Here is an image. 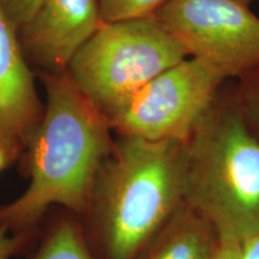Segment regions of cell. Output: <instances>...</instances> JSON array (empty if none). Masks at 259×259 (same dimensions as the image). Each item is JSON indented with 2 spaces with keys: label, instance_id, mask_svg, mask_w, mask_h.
<instances>
[{
  "label": "cell",
  "instance_id": "12",
  "mask_svg": "<svg viewBox=\"0 0 259 259\" xmlns=\"http://www.w3.org/2000/svg\"><path fill=\"white\" fill-rule=\"evenodd\" d=\"M246 119L259 137V70L235 83Z\"/></svg>",
  "mask_w": 259,
  "mask_h": 259
},
{
  "label": "cell",
  "instance_id": "8",
  "mask_svg": "<svg viewBox=\"0 0 259 259\" xmlns=\"http://www.w3.org/2000/svg\"><path fill=\"white\" fill-rule=\"evenodd\" d=\"M34 76L17 29L0 6V135L14 138L24 147L45 112Z\"/></svg>",
  "mask_w": 259,
  "mask_h": 259
},
{
  "label": "cell",
  "instance_id": "3",
  "mask_svg": "<svg viewBox=\"0 0 259 259\" xmlns=\"http://www.w3.org/2000/svg\"><path fill=\"white\" fill-rule=\"evenodd\" d=\"M184 194L219 236L259 233V137L235 84L225 83L185 143Z\"/></svg>",
  "mask_w": 259,
  "mask_h": 259
},
{
  "label": "cell",
  "instance_id": "16",
  "mask_svg": "<svg viewBox=\"0 0 259 259\" xmlns=\"http://www.w3.org/2000/svg\"><path fill=\"white\" fill-rule=\"evenodd\" d=\"M242 242L236 239L219 236L210 259H241Z\"/></svg>",
  "mask_w": 259,
  "mask_h": 259
},
{
  "label": "cell",
  "instance_id": "6",
  "mask_svg": "<svg viewBox=\"0 0 259 259\" xmlns=\"http://www.w3.org/2000/svg\"><path fill=\"white\" fill-rule=\"evenodd\" d=\"M226 82L205 63L186 58L145 84L106 119L118 136L186 143Z\"/></svg>",
  "mask_w": 259,
  "mask_h": 259
},
{
  "label": "cell",
  "instance_id": "1",
  "mask_svg": "<svg viewBox=\"0 0 259 259\" xmlns=\"http://www.w3.org/2000/svg\"><path fill=\"white\" fill-rule=\"evenodd\" d=\"M37 76L47 101L18 161L30 183L18 198L0 205V227L14 234H37L53 208L79 216L114 145L106 116L69 73Z\"/></svg>",
  "mask_w": 259,
  "mask_h": 259
},
{
  "label": "cell",
  "instance_id": "7",
  "mask_svg": "<svg viewBox=\"0 0 259 259\" xmlns=\"http://www.w3.org/2000/svg\"><path fill=\"white\" fill-rule=\"evenodd\" d=\"M102 23L99 0H42L17 34L35 74L63 73Z\"/></svg>",
  "mask_w": 259,
  "mask_h": 259
},
{
  "label": "cell",
  "instance_id": "17",
  "mask_svg": "<svg viewBox=\"0 0 259 259\" xmlns=\"http://www.w3.org/2000/svg\"><path fill=\"white\" fill-rule=\"evenodd\" d=\"M241 259H259V233L242 242Z\"/></svg>",
  "mask_w": 259,
  "mask_h": 259
},
{
  "label": "cell",
  "instance_id": "5",
  "mask_svg": "<svg viewBox=\"0 0 259 259\" xmlns=\"http://www.w3.org/2000/svg\"><path fill=\"white\" fill-rule=\"evenodd\" d=\"M253 0H169L154 19L194 58L240 80L259 70V17Z\"/></svg>",
  "mask_w": 259,
  "mask_h": 259
},
{
  "label": "cell",
  "instance_id": "4",
  "mask_svg": "<svg viewBox=\"0 0 259 259\" xmlns=\"http://www.w3.org/2000/svg\"><path fill=\"white\" fill-rule=\"evenodd\" d=\"M187 53L154 18L102 23L71 59L66 72L107 115Z\"/></svg>",
  "mask_w": 259,
  "mask_h": 259
},
{
  "label": "cell",
  "instance_id": "9",
  "mask_svg": "<svg viewBox=\"0 0 259 259\" xmlns=\"http://www.w3.org/2000/svg\"><path fill=\"white\" fill-rule=\"evenodd\" d=\"M215 241L209 223L194 212L171 216L138 259H210Z\"/></svg>",
  "mask_w": 259,
  "mask_h": 259
},
{
  "label": "cell",
  "instance_id": "11",
  "mask_svg": "<svg viewBox=\"0 0 259 259\" xmlns=\"http://www.w3.org/2000/svg\"><path fill=\"white\" fill-rule=\"evenodd\" d=\"M169 0H99L103 23L153 18Z\"/></svg>",
  "mask_w": 259,
  "mask_h": 259
},
{
  "label": "cell",
  "instance_id": "15",
  "mask_svg": "<svg viewBox=\"0 0 259 259\" xmlns=\"http://www.w3.org/2000/svg\"><path fill=\"white\" fill-rule=\"evenodd\" d=\"M24 145L14 138L0 135V173L19 161Z\"/></svg>",
  "mask_w": 259,
  "mask_h": 259
},
{
  "label": "cell",
  "instance_id": "2",
  "mask_svg": "<svg viewBox=\"0 0 259 259\" xmlns=\"http://www.w3.org/2000/svg\"><path fill=\"white\" fill-rule=\"evenodd\" d=\"M185 143L118 136L78 218L94 259H138L184 194Z\"/></svg>",
  "mask_w": 259,
  "mask_h": 259
},
{
  "label": "cell",
  "instance_id": "13",
  "mask_svg": "<svg viewBox=\"0 0 259 259\" xmlns=\"http://www.w3.org/2000/svg\"><path fill=\"white\" fill-rule=\"evenodd\" d=\"M41 3L42 0H0V6L18 30L34 16Z\"/></svg>",
  "mask_w": 259,
  "mask_h": 259
},
{
  "label": "cell",
  "instance_id": "14",
  "mask_svg": "<svg viewBox=\"0 0 259 259\" xmlns=\"http://www.w3.org/2000/svg\"><path fill=\"white\" fill-rule=\"evenodd\" d=\"M37 234H14L0 227V259H11L29 250L36 240Z\"/></svg>",
  "mask_w": 259,
  "mask_h": 259
},
{
  "label": "cell",
  "instance_id": "10",
  "mask_svg": "<svg viewBox=\"0 0 259 259\" xmlns=\"http://www.w3.org/2000/svg\"><path fill=\"white\" fill-rule=\"evenodd\" d=\"M27 259H94L84 240L78 218L64 208H53L38 229Z\"/></svg>",
  "mask_w": 259,
  "mask_h": 259
}]
</instances>
